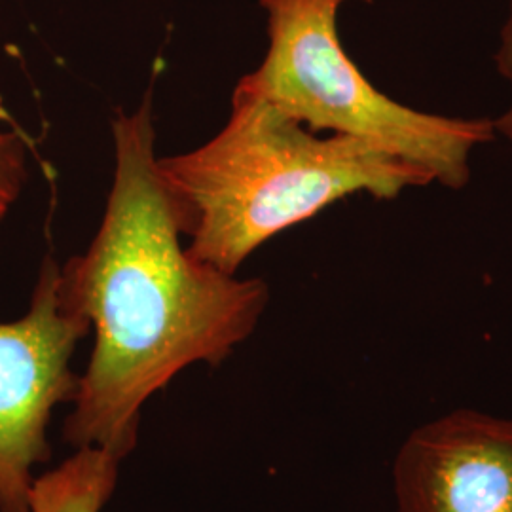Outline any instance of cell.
<instances>
[{
  "mask_svg": "<svg viewBox=\"0 0 512 512\" xmlns=\"http://www.w3.org/2000/svg\"><path fill=\"white\" fill-rule=\"evenodd\" d=\"M188 251L224 274L260 245L353 194L393 200L433 183L418 165L361 139L319 137L272 105L232 95V112L202 147L158 156Z\"/></svg>",
  "mask_w": 512,
  "mask_h": 512,
  "instance_id": "7a4b0ae2",
  "label": "cell"
},
{
  "mask_svg": "<svg viewBox=\"0 0 512 512\" xmlns=\"http://www.w3.org/2000/svg\"><path fill=\"white\" fill-rule=\"evenodd\" d=\"M120 459L107 450L78 448L59 467L35 478L33 512H101L114 494Z\"/></svg>",
  "mask_w": 512,
  "mask_h": 512,
  "instance_id": "8992f818",
  "label": "cell"
},
{
  "mask_svg": "<svg viewBox=\"0 0 512 512\" xmlns=\"http://www.w3.org/2000/svg\"><path fill=\"white\" fill-rule=\"evenodd\" d=\"M29 175V150L0 103V226L18 202Z\"/></svg>",
  "mask_w": 512,
  "mask_h": 512,
  "instance_id": "52a82bcc",
  "label": "cell"
},
{
  "mask_svg": "<svg viewBox=\"0 0 512 512\" xmlns=\"http://www.w3.org/2000/svg\"><path fill=\"white\" fill-rule=\"evenodd\" d=\"M399 512H512V420L461 408L414 429L393 463Z\"/></svg>",
  "mask_w": 512,
  "mask_h": 512,
  "instance_id": "5b68a950",
  "label": "cell"
},
{
  "mask_svg": "<svg viewBox=\"0 0 512 512\" xmlns=\"http://www.w3.org/2000/svg\"><path fill=\"white\" fill-rule=\"evenodd\" d=\"M258 2L268 50L232 95L264 101L317 135L329 131L384 148L448 190L469 184L473 152L494 141V120L429 114L380 92L338 37V12L349 0Z\"/></svg>",
  "mask_w": 512,
  "mask_h": 512,
  "instance_id": "3957f363",
  "label": "cell"
},
{
  "mask_svg": "<svg viewBox=\"0 0 512 512\" xmlns=\"http://www.w3.org/2000/svg\"><path fill=\"white\" fill-rule=\"evenodd\" d=\"M114 179L88 251L61 266V293L92 327L63 440L128 458L141 408L184 368L226 361L253 332L268 283L239 279L183 245L173 202L156 165L152 93L112 120Z\"/></svg>",
  "mask_w": 512,
  "mask_h": 512,
  "instance_id": "6da1fadb",
  "label": "cell"
},
{
  "mask_svg": "<svg viewBox=\"0 0 512 512\" xmlns=\"http://www.w3.org/2000/svg\"><path fill=\"white\" fill-rule=\"evenodd\" d=\"M495 69L509 86V105L494 120L495 135H501L512 143V0H509V14L501 29L499 46L495 52Z\"/></svg>",
  "mask_w": 512,
  "mask_h": 512,
  "instance_id": "ba28073f",
  "label": "cell"
},
{
  "mask_svg": "<svg viewBox=\"0 0 512 512\" xmlns=\"http://www.w3.org/2000/svg\"><path fill=\"white\" fill-rule=\"evenodd\" d=\"M90 332L61 293V266L46 256L27 313L0 323V512H33V469L52 458L48 425L59 404L76 399L71 365Z\"/></svg>",
  "mask_w": 512,
  "mask_h": 512,
  "instance_id": "277c9868",
  "label": "cell"
}]
</instances>
